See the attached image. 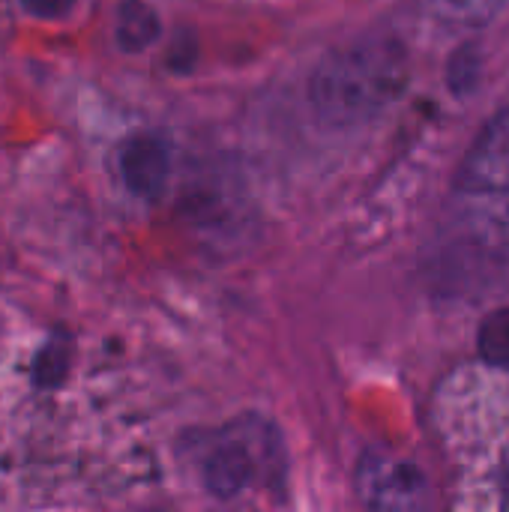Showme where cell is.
Here are the masks:
<instances>
[{
  "label": "cell",
  "instance_id": "6da1fadb",
  "mask_svg": "<svg viewBox=\"0 0 509 512\" xmlns=\"http://www.w3.org/2000/svg\"><path fill=\"white\" fill-rule=\"evenodd\" d=\"M408 81V54L393 36H363L321 60L309 81L315 117L330 129H354L390 108Z\"/></svg>",
  "mask_w": 509,
  "mask_h": 512
},
{
  "label": "cell",
  "instance_id": "7a4b0ae2",
  "mask_svg": "<svg viewBox=\"0 0 509 512\" xmlns=\"http://www.w3.org/2000/svg\"><path fill=\"white\" fill-rule=\"evenodd\" d=\"M270 465L267 426L237 423L228 429L201 462V483L216 501H237Z\"/></svg>",
  "mask_w": 509,
  "mask_h": 512
},
{
  "label": "cell",
  "instance_id": "3957f363",
  "mask_svg": "<svg viewBox=\"0 0 509 512\" xmlns=\"http://www.w3.org/2000/svg\"><path fill=\"white\" fill-rule=\"evenodd\" d=\"M423 471L387 450H369L357 465V495L372 510H420L426 504Z\"/></svg>",
  "mask_w": 509,
  "mask_h": 512
},
{
  "label": "cell",
  "instance_id": "277c9868",
  "mask_svg": "<svg viewBox=\"0 0 509 512\" xmlns=\"http://www.w3.org/2000/svg\"><path fill=\"white\" fill-rule=\"evenodd\" d=\"M459 189L465 195H504L509 192V108L501 111L468 150Z\"/></svg>",
  "mask_w": 509,
  "mask_h": 512
},
{
  "label": "cell",
  "instance_id": "5b68a950",
  "mask_svg": "<svg viewBox=\"0 0 509 512\" xmlns=\"http://www.w3.org/2000/svg\"><path fill=\"white\" fill-rule=\"evenodd\" d=\"M117 168L123 177V186L144 201H153L165 192L171 177V150L159 135L141 132L120 144Z\"/></svg>",
  "mask_w": 509,
  "mask_h": 512
},
{
  "label": "cell",
  "instance_id": "8992f818",
  "mask_svg": "<svg viewBox=\"0 0 509 512\" xmlns=\"http://www.w3.org/2000/svg\"><path fill=\"white\" fill-rule=\"evenodd\" d=\"M114 33H117V45L126 54H141L150 45H156L159 36H162L159 12L150 3H144V0H123L117 6Z\"/></svg>",
  "mask_w": 509,
  "mask_h": 512
},
{
  "label": "cell",
  "instance_id": "52a82bcc",
  "mask_svg": "<svg viewBox=\"0 0 509 512\" xmlns=\"http://www.w3.org/2000/svg\"><path fill=\"white\" fill-rule=\"evenodd\" d=\"M429 15L453 27H480L492 21L507 0H420Z\"/></svg>",
  "mask_w": 509,
  "mask_h": 512
},
{
  "label": "cell",
  "instance_id": "ba28073f",
  "mask_svg": "<svg viewBox=\"0 0 509 512\" xmlns=\"http://www.w3.org/2000/svg\"><path fill=\"white\" fill-rule=\"evenodd\" d=\"M477 345H480V357L489 366L509 369V306L507 309L492 312L483 321L480 336H477Z\"/></svg>",
  "mask_w": 509,
  "mask_h": 512
},
{
  "label": "cell",
  "instance_id": "9c48e42d",
  "mask_svg": "<svg viewBox=\"0 0 509 512\" xmlns=\"http://www.w3.org/2000/svg\"><path fill=\"white\" fill-rule=\"evenodd\" d=\"M69 363H72V348L69 342H45V348L39 351L36 363H33V384L36 387H57L66 372H69Z\"/></svg>",
  "mask_w": 509,
  "mask_h": 512
},
{
  "label": "cell",
  "instance_id": "30bf717a",
  "mask_svg": "<svg viewBox=\"0 0 509 512\" xmlns=\"http://www.w3.org/2000/svg\"><path fill=\"white\" fill-rule=\"evenodd\" d=\"M24 12H30L33 18H45V21H57L66 18L78 0H18Z\"/></svg>",
  "mask_w": 509,
  "mask_h": 512
},
{
  "label": "cell",
  "instance_id": "8fae6325",
  "mask_svg": "<svg viewBox=\"0 0 509 512\" xmlns=\"http://www.w3.org/2000/svg\"><path fill=\"white\" fill-rule=\"evenodd\" d=\"M498 492H501V507L509 510V447L501 456V465H498Z\"/></svg>",
  "mask_w": 509,
  "mask_h": 512
}]
</instances>
